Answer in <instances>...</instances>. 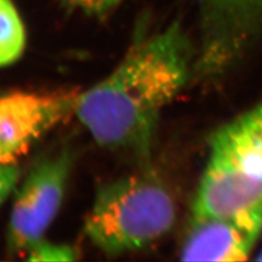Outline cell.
Returning a JSON list of instances; mask_svg holds the SVG:
<instances>
[{
	"instance_id": "cell-1",
	"label": "cell",
	"mask_w": 262,
	"mask_h": 262,
	"mask_svg": "<svg viewBox=\"0 0 262 262\" xmlns=\"http://www.w3.org/2000/svg\"><path fill=\"white\" fill-rule=\"evenodd\" d=\"M192 70L189 40L174 23L134 43L111 73L80 92L75 114L97 144L145 157L162 112Z\"/></svg>"
},
{
	"instance_id": "cell-2",
	"label": "cell",
	"mask_w": 262,
	"mask_h": 262,
	"mask_svg": "<svg viewBox=\"0 0 262 262\" xmlns=\"http://www.w3.org/2000/svg\"><path fill=\"white\" fill-rule=\"evenodd\" d=\"M191 215L233 219L262 232V104L212 135Z\"/></svg>"
},
{
	"instance_id": "cell-3",
	"label": "cell",
	"mask_w": 262,
	"mask_h": 262,
	"mask_svg": "<svg viewBox=\"0 0 262 262\" xmlns=\"http://www.w3.org/2000/svg\"><path fill=\"white\" fill-rule=\"evenodd\" d=\"M176 217L173 193L146 170L101 187L84 228L97 249L117 256L157 244L173 229Z\"/></svg>"
},
{
	"instance_id": "cell-4",
	"label": "cell",
	"mask_w": 262,
	"mask_h": 262,
	"mask_svg": "<svg viewBox=\"0 0 262 262\" xmlns=\"http://www.w3.org/2000/svg\"><path fill=\"white\" fill-rule=\"evenodd\" d=\"M71 168V157L61 152L33 167L16 191L8 225L11 253L26 256L43 241L61 208Z\"/></svg>"
},
{
	"instance_id": "cell-5",
	"label": "cell",
	"mask_w": 262,
	"mask_h": 262,
	"mask_svg": "<svg viewBox=\"0 0 262 262\" xmlns=\"http://www.w3.org/2000/svg\"><path fill=\"white\" fill-rule=\"evenodd\" d=\"M204 70L223 76L262 33V0H200Z\"/></svg>"
},
{
	"instance_id": "cell-6",
	"label": "cell",
	"mask_w": 262,
	"mask_h": 262,
	"mask_svg": "<svg viewBox=\"0 0 262 262\" xmlns=\"http://www.w3.org/2000/svg\"><path fill=\"white\" fill-rule=\"evenodd\" d=\"M260 234L233 219L191 215L180 258L184 261H243L251 253Z\"/></svg>"
},
{
	"instance_id": "cell-7",
	"label": "cell",
	"mask_w": 262,
	"mask_h": 262,
	"mask_svg": "<svg viewBox=\"0 0 262 262\" xmlns=\"http://www.w3.org/2000/svg\"><path fill=\"white\" fill-rule=\"evenodd\" d=\"M26 44V29L12 0H0V68L18 60Z\"/></svg>"
},
{
	"instance_id": "cell-8",
	"label": "cell",
	"mask_w": 262,
	"mask_h": 262,
	"mask_svg": "<svg viewBox=\"0 0 262 262\" xmlns=\"http://www.w3.org/2000/svg\"><path fill=\"white\" fill-rule=\"evenodd\" d=\"M26 258L31 261H73L77 259V251L71 246L52 243L44 238L26 253Z\"/></svg>"
},
{
	"instance_id": "cell-9",
	"label": "cell",
	"mask_w": 262,
	"mask_h": 262,
	"mask_svg": "<svg viewBox=\"0 0 262 262\" xmlns=\"http://www.w3.org/2000/svg\"><path fill=\"white\" fill-rule=\"evenodd\" d=\"M19 179V169L14 164L0 166V207L14 190Z\"/></svg>"
},
{
	"instance_id": "cell-10",
	"label": "cell",
	"mask_w": 262,
	"mask_h": 262,
	"mask_svg": "<svg viewBox=\"0 0 262 262\" xmlns=\"http://www.w3.org/2000/svg\"><path fill=\"white\" fill-rule=\"evenodd\" d=\"M15 161V151L9 131L0 119V166L11 165Z\"/></svg>"
},
{
	"instance_id": "cell-11",
	"label": "cell",
	"mask_w": 262,
	"mask_h": 262,
	"mask_svg": "<svg viewBox=\"0 0 262 262\" xmlns=\"http://www.w3.org/2000/svg\"><path fill=\"white\" fill-rule=\"evenodd\" d=\"M88 13L103 14L116 7L121 0H67Z\"/></svg>"
},
{
	"instance_id": "cell-12",
	"label": "cell",
	"mask_w": 262,
	"mask_h": 262,
	"mask_svg": "<svg viewBox=\"0 0 262 262\" xmlns=\"http://www.w3.org/2000/svg\"><path fill=\"white\" fill-rule=\"evenodd\" d=\"M257 260H260V261H262V250L258 253V256H257V258H256Z\"/></svg>"
}]
</instances>
